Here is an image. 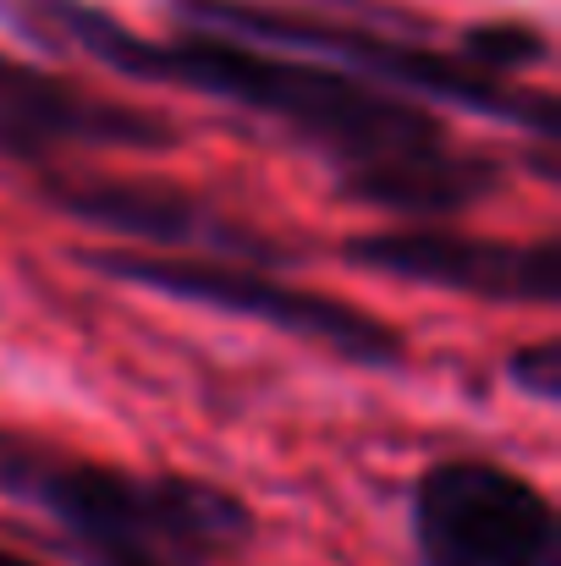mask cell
Here are the masks:
<instances>
[{"instance_id":"6da1fadb","label":"cell","mask_w":561,"mask_h":566,"mask_svg":"<svg viewBox=\"0 0 561 566\" xmlns=\"http://www.w3.org/2000/svg\"><path fill=\"white\" fill-rule=\"evenodd\" d=\"M0 11L17 28L44 33L50 44L83 50L105 72L160 88H193L287 127L336 171V188L374 214L429 226L440 214H463L496 198L507 177L485 149H463L429 105L385 94L325 61L215 39L198 28L155 39L94 0H0Z\"/></svg>"},{"instance_id":"7a4b0ae2","label":"cell","mask_w":561,"mask_h":566,"mask_svg":"<svg viewBox=\"0 0 561 566\" xmlns=\"http://www.w3.org/2000/svg\"><path fill=\"white\" fill-rule=\"evenodd\" d=\"M0 495L61 528L66 556L215 566L253 545V512L193 473H138L0 429Z\"/></svg>"},{"instance_id":"3957f363","label":"cell","mask_w":561,"mask_h":566,"mask_svg":"<svg viewBox=\"0 0 561 566\" xmlns=\"http://www.w3.org/2000/svg\"><path fill=\"white\" fill-rule=\"evenodd\" d=\"M177 28H198L215 39L325 61L336 72H353L385 94H402L413 105H457L501 127H523L540 149L557 144V99L540 88H512L501 77L474 72L457 50L424 44V33H402L385 22H359L292 0H172Z\"/></svg>"},{"instance_id":"277c9868","label":"cell","mask_w":561,"mask_h":566,"mask_svg":"<svg viewBox=\"0 0 561 566\" xmlns=\"http://www.w3.org/2000/svg\"><path fill=\"white\" fill-rule=\"evenodd\" d=\"M83 270L122 281V286H144L177 303H198V308H220L253 325H270L292 342H309L342 364L359 369H396L407 342L402 331H391L380 314L331 297L320 286L303 281H281L264 264H231V259H187V253H144V248H89Z\"/></svg>"},{"instance_id":"5b68a950","label":"cell","mask_w":561,"mask_h":566,"mask_svg":"<svg viewBox=\"0 0 561 566\" xmlns=\"http://www.w3.org/2000/svg\"><path fill=\"white\" fill-rule=\"evenodd\" d=\"M413 545L424 566H561V517L534 479L446 457L413 484Z\"/></svg>"},{"instance_id":"8992f818","label":"cell","mask_w":561,"mask_h":566,"mask_svg":"<svg viewBox=\"0 0 561 566\" xmlns=\"http://www.w3.org/2000/svg\"><path fill=\"white\" fill-rule=\"evenodd\" d=\"M39 192L111 237H127L122 248L144 253H187V259H231V264H287L292 242L270 237L264 226L231 214L209 192H193L183 182L155 177H94V171H39Z\"/></svg>"},{"instance_id":"52a82bcc","label":"cell","mask_w":561,"mask_h":566,"mask_svg":"<svg viewBox=\"0 0 561 566\" xmlns=\"http://www.w3.org/2000/svg\"><path fill=\"white\" fill-rule=\"evenodd\" d=\"M177 122L166 111L111 99L55 66L22 61L0 50V160L50 171L66 155H111V149H172Z\"/></svg>"},{"instance_id":"ba28073f","label":"cell","mask_w":561,"mask_h":566,"mask_svg":"<svg viewBox=\"0 0 561 566\" xmlns=\"http://www.w3.org/2000/svg\"><path fill=\"white\" fill-rule=\"evenodd\" d=\"M342 253L391 281L457 292V297H485V303H534L551 308L561 297V259L557 242H501V237H474L451 226H374L342 242Z\"/></svg>"},{"instance_id":"9c48e42d","label":"cell","mask_w":561,"mask_h":566,"mask_svg":"<svg viewBox=\"0 0 561 566\" xmlns=\"http://www.w3.org/2000/svg\"><path fill=\"white\" fill-rule=\"evenodd\" d=\"M474 72H485V77H512V72H523V66H546L551 61V44H546V33L540 28H529V22H474V28H463V50H457Z\"/></svg>"},{"instance_id":"30bf717a","label":"cell","mask_w":561,"mask_h":566,"mask_svg":"<svg viewBox=\"0 0 561 566\" xmlns=\"http://www.w3.org/2000/svg\"><path fill=\"white\" fill-rule=\"evenodd\" d=\"M512 379H518L529 396L557 401V396H561V347H557V342L518 347V353H512Z\"/></svg>"},{"instance_id":"8fae6325","label":"cell","mask_w":561,"mask_h":566,"mask_svg":"<svg viewBox=\"0 0 561 566\" xmlns=\"http://www.w3.org/2000/svg\"><path fill=\"white\" fill-rule=\"evenodd\" d=\"M83 566H160V562H138V556H72Z\"/></svg>"},{"instance_id":"7c38bea8","label":"cell","mask_w":561,"mask_h":566,"mask_svg":"<svg viewBox=\"0 0 561 566\" xmlns=\"http://www.w3.org/2000/svg\"><path fill=\"white\" fill-rule=\"evenodd\" d=\"M0 566H39V562H28V556H17V551H6V545H0Z\"/></svg>"}]
</instances>
